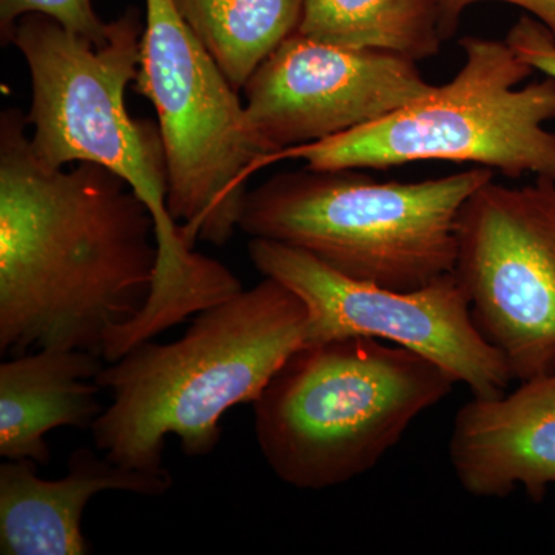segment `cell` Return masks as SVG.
Returning <instances> with one entry per match:
<instances>
[{
    "instance_id": "obj_1",
    "label": "cell",
    "mask_w": 555,
    "mask_h": 555,
    "mask_svg": "<svg viewBox=\"0 0 555 555\" xmlns=\"http://www.w3.org/2000/svg\"><path fill=\"white\" fill-rule=\"evenodd\" d=\"M155 219L118 175L46 166L27 115H0V352L105 347L147 305Z\"/></svg>"
},
{
    "instance_id": "obj_2",
    "label": "cell",
    "mask_w": 555,
    "mask_h": 555,
    "mask_svg": "<svg viewBox=\"0 0 555 555\" xmlns=\"http://www.w3.org/2000/svg\"><path fill=\"white\" fill-rule=\"evenodd\" d=\"M144 20L134 7L109 22L102 43L46 14L17 22L9 43L27 64L33 152L53 169L98 164L122 178L155 219L158 268L141 313L109 338L104 358L119 360L189 317L243 291L232 270L196 254L171 217L169 171L158 124L131 118L126 91L137 80Z\"/></svg>"
},
{
    "instance_id": "obj_3",
    "label": "cell",
    "mask_w": 555,
    "mask_h": 555,
    "mask_svg": "<svg viewBox=\"0 0 555 555\" xmlns=\"http://www.w3.org/2000/svg\"><path fill=\"white\" fill-rule=\"evenodd\" d=\"M308 308L273 278L211 306L178 341L139 343L96 378L112 403L90 427L102 454L130 469L163 473L166 438L189 456L211 454L221 418L254 404L306 346Z\"/></svg>"
},
{
    "instance_id": "obj_4",
    "label": "cell",
    "mask_w": 555,
    "mask_h": 555,
    "mask_svg": "<svg viewBox=\"0 0 555 555\" xmlns=\"http://www.w3.org/2000/svg\"><path fill=\"white\" fill-rule=\"evenodd\" d=\"M455 385L429 358L379 339L305 346L254 403L258 447L288 486L346 485L374 469Z\"/></svg>"
},
{
    "instance_id": "obj_5",
    "label": "cell",
    "mask_w": 555,
    "mask_h": 555,
    "mask_svg": "<svg viewBox=\"0 0 555 555\" xmlns=\"http://www.w3.org/2000/svg\"><path fill=\"white\" fill-rule=\"evenodd\" d=\"M486 167L418 182L360 169L283 171L248 190L238 229L309 251L358 281L416 291L454 272L456 222Z\"/></svg>"
},
{
    "instance_id": "obj_6",
    "label": "cell",
    "mask_w": 555,
    "mask_h": 555,
    "mask_svg": "<svg viewBox=\"0 0 555 555\" xmlns=\"http://www.w3.org/2000/svg\"><path fill=\"white\" fill-rule=\"evenodd\" d=\"M459 73L385 118L278 152L272 164L302 159L313 170L392 169L423 160H449L555 179V79L546 76L524 89L535 69L506 40L466 36Z\"/></svg>"
},
{
    "instance_id": "obj_7",
    "label": "cell",
    "mask_w": 555,
    "mask_h": 555,
    "mask_svg": "<svg viewBox=\"0 0 555 555\" xmlns=\"http://www.w3.org/2000/svg\"><path fill=\"white\" fill-rule=\"evenodd\" d=\"M134 82L158 118L171 217L190 246H224L238 229L248 181L272 166L273 152L173 0H145Z\"/></svg>"
},
{
    "instance_id": "obj_8",
    "label": "cell",
    "mask_w": 555,
    "mask_h": 555,
    "mask_svg": "<svg viewBox=\"0 0 555 555\" xmlns=\"http://www.w3.org/2000/svg\"><path fill=\"white\" fill-rule=\"evenodd\" d=\"M454 273L514 382L555 371V179L478 188L456 222Z\"/></svg>"
},
{
    "instance_id": "obj_9",
    "label": "cell",
    "mask_w": 555,
    "mask_h": 555,
    "mask_svg": "<svg viewBox=\"0 0 555 555\" xmlns=\"http://www.w3.org/2000/svg\"><path fill=\"white\" fill-rule=\"evenodd\" d=\"M248 257L305 301L306 346L364 337L406 347L447 369L477 398L503 396L514 382L505 358L474 324L454 272L404 292L353 280L276 241L250 238Z\"/></svg>"
},
{
    "instance_id": "obj_10",
    "label": "cell",
    "mask_w": 555,
    "mask_h": 555,
    "mask_svg": "<svg viewBox=\"0 0 555 555\" xmlns=\"http://www.w3.org/2000/svg\"><path fill=\"white\" fill-rule=\"evenodd\" d=\"M433 87L408 57L347 49L297 30L243 91L248 122L275 156L375 122Z\"/></svg>"
},
{
    "instance_id": "obj_11",
    "label": "cell",
    "mask_w": 555,
    "mask_h": 555,
    "mask_svg": "<svg viewBox=\"0 0 555 555\" xmlns=\"http://www.w3.org/2000/svg\"><path fill=\"white\" fill-rule=\"evenodd\" d=\"M518 383L456 412L448 454L467 494L506 499L524 489L540 503L555 489V371Z\"/></svg>"
},
{
    "instance_id": "obj_12",
    "label": "cell",
    "mask_w": 555,
    "mask_h": 555,
    "mask_svg": "<svg viewBox=\"0 0 555 555\" xmlns=\"http://www.w3.org/2000/svg\"><path fill=\"white\" fill-rule=\"evenodd\" d=\"M173 486L169 469L145 473L78 448L68 456L67 476L46 480L33 460L0 465V554L86 555V506L101 492L159 496Z\"/></svg>"
},
{
    "instance_id": "obj_13",
    "label": "cell",
    "mask_w": 555,
    "mask_h": 555,
    "mask_svg": "<svg viewBox=\"0 0 555 555\" xmlns=\"http://www.w3.org/2000/svg\"><path fill=\"white\" fill-rule=\"evenodd\" d=\"M104 358L82 350L39 349L0 364V455L50 462L46 436L57 427L87 429L104 408L100 377Z\"/></svg>"
},
{
    "instance_id": "obj_14",
    "label": "cell",
    "mask_w": 555,
    "mask_h": 555,
    "mask_svg": "<svg viewBox=\"0 0 555 555\" xmlns=\"http://www.w3.org/2000/svg\"><path fill=\"white\" fill-rule=\"evenodd\" d=\"M298 31L308 38L379 50L415 62L440 54L437 0H306Z\"/></svg>"
},
{
    "instance_id": "obj_15",
    "label": "cell",
    "mask_w": 555,
    "mask_h": 555,
    "mask_svg": "<svg viewBox=\"0 0 555 555\" xmlns=\"http://www.w3.org/2000/svg\"><path fill=\"white\" fill-rule=\"evenodd\" d=\"M236 90L298 30L306 0H173Z\"/></svg>"
},
{
    "instance_id": "obj_16",
    "label": "cell",
    "mask_w": 555,
    "mask_h": 555,
    "mask_svg": "<svg viewBox=\"0 0 555 555\" xmlns=\"http://www.w3.org/2000/svg\"><path fill=\"white\" fill-rule=\"evenodd\" d=\"M46 14L67 30L86 36L93 42L107 39L109 22L98 16L91 0H0V38L10 42L17 22L27 14Z\"/></svg>"
},
{
    "instance_id": "obj_17",
    "label": "cell",
    "mask_w": 555,
    "mask_h": 555,
    "mask_svg": "<svg viewBox=\"0 0 555 555\" xmlns=\"http://www.w3.org/2000/svg\"><path fill=\"white\" fill-rule=\"evenodd\" d=\"M505 40L521 61L555 79V38L542 22L520 17Z\"/></svg>"
},
{
    "instance_id": "obj_18",
    "label": "cell",
    "mask_w": 555,
    "mask_h": 555,
    "mask_svg": "<svg viewBox=\"0 0 555 555\" xmlns=\"http://www.w3.org/2000/svg\"><path fill=\"white\" fill-rule=\"evenodd\" d=\"M505 2L528 11L553 33L555 38V0H437L438 27L444 42L454 38L463 13L474 3Z\"/></svg>"
}]
</instances>
